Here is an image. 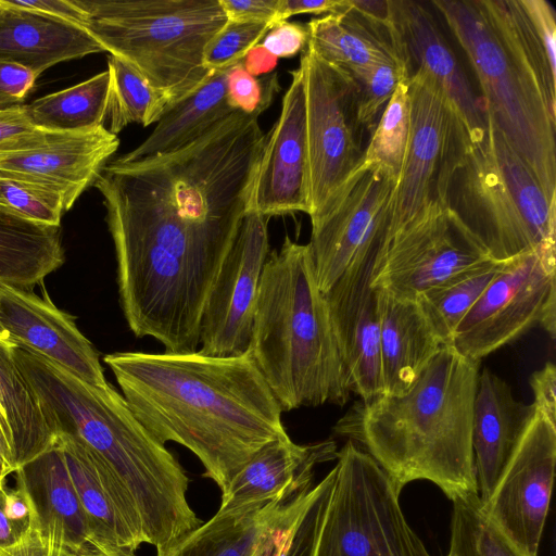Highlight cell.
I'll return each mask as SVG.
<instances>
[{
  "label": "cell",
  "mask_w": 556,
  "mask_h": 556,
  "mask_svg": "<svg viewBox=\"0 0 556 556\" xmlns=\"http://www.w3.org/2000/svg\"><path fill=\"white\" fill-rule=\"evenodd\" d=\"M262 153V140L227 118L177 150L106 163L93 186L137 337L166 352L197 351L203 307L249 212Z\"/></svg>",
  "instance_id": "obj_1"
},
{
  "label": "cell",
  "mask_w": 556,
  "mask_h": 556,
  "mask_svg": "<svg viewBox=\"0 0 556 556\" xmlns=\"http://www.w3.org/2000/svg\"><path fill=\"white\" fill-rule=\"evenodd\" d=\"M104 363L143 426L190 450L222 493L264 445L287 435L282 409L251 352H116Z\"/></svg>",
  "instance_id": "obj_2"
},
{
  "label": "cell",
  "mask_w": 556,
  "mask_h": 556,
  "mask_svg": "<svg viewBox=\"0 0 556 556\" xmlns=\"http://www.w3.org/2000/svg\"><path fill=\"white\" fill-rule=\"evenodd\" d=\"M13 354L55 435L86 450L122 516L127 521L141 516L146 542L156 556L202 523L188 503L181 465L111 384L85 382L15 344Z\"/></svg>",
  "instance_id": "obj_3"
},
{
  "label": "cell",
  "mask_w": 556,
  "mask_h": 556,
  "mask_svg": "<svg viewBox=\"0 0 556 556\" xmlns=\"http://www.w3.org/2000/svg\"><path fill=\"white\" fill-rule=\"evenodd\" d=\"M479 372V361L442 345L405 392L361 400L334 431L364 447L399 492L427 480L452 502L477 496L471 429Z\"/></svg>",
  "instance_id": "obj_4"
},
{
  "label": "cell",
  "mask_w": 556,
  "mask_h": 556,
  "mask_svg": "<svg viewBox=\"0 0 556 556\" xmlns=\"http://www.w3.org/2000/svg\"><path fill=\"white\" fill-rule=\"evenodd\" d=\"M249 351L282 412L349 401V378L308 244L286 236L267 255Z\"/></svg>",
  "instance_id": "obj_5"
},
{
  "label": "cell",
  "mask_w": 556,
  "mask_h": 556,
  "mask_svg": "<svg viewBox=\"0 0 556 556\" xmlns=\"http://www.w3.org/2000/svg\"><path fill=\"white\" fill-rule=\"evenodd\" d=\"M466 54L486 117L556 199V93L510 15L507 0H433Z\"/></svg>",
  "instance_id": "obj_6"
},
{
  "label": "cell",
  "mask_w": 556,
  "mask_h": 556,
  "mask_svg": "<svg viewBox=\"0 0 556 556\" xmlns=\"http://www.w3.org/2000/svg\"><path fill=\"white\" fill-rule=\"evenodd\" d=\"M74 2L86 14L84 28L105 52L141 73L167 110L213 74L204 66V51L228 22L218 0Z\"/></svg>",
  "instance_id": "obj_7"
},
{
  "label": "cell",
  "mask_w": 556,
  "mask_h": 556,
  "mask_svg": "<svg viewBox=\"0 0 556 556\" xmlns=\"http://www.w3.org/2000/svg\"><path fill=\"white\" fill-rule=\"evenodd\" d=\"M446 206L491 260L506 262L535 250L556 253V199L546 195L489 118L470 137L452 175Z\"/></svg>",
  "instance_id": "obj_8"
},
{
  "label": "cell",
  "mask_w": 556,
  "mask_h": 556,
  "mask_svg": "<svg viewBox=\"0 0 556 556\" xmlns=\"http://www.w3.org/2000/svg\"><path fill=\"white\" fill-rule=\"evenodd\" d=\"M316 556H431L406 521L400 493L355 442L338 451Z\"/></svg>",
  "instance_id": "obj_9"
},
{
  "label": "cell",
  "mask_w": 556,
  "mask_h": 556,
  "mask_svg": "<svg viewBox=\"0 0 556 556\" xmlns=\"http://www.w3.org/2000/svg\"><path fill=\"white\" fill-rule=\"evenodd\" d=\"M407 86L409 136L391 201L389 240L430 210L446 206L450 180L470 141L459 112L433 78L417 71Z\"/></svg>",
  "instance_id": "obj_10"
},
{
  "label": "cell",
  "mask_w": 556,
  "mask_h": 556,
  "mask_svg": "<svg viewBox=\"0 0 556 556\" xmlns=\"http://www.w3.org/2000/svg\"><path fill=\"white\" fill-rule=\"evenodd\" d=\"M300 67L305 91L308 216L313 218L363 161L368 134L358 118V86L350 73L307 47Z\"/></svg>",
  "instance_id": "obj_11"
},
{
  "label": "cell",
  "mask_w": 556,
  "mask_h": 556,
  "mask_svg": "<svg viewBox=\"0 0 556 556\" xmlns=\"http://www.w3.org/2000/svg\"><path fill=\"white\" fill-rule=\"evenodd\" d=\"M556 253L535 250L506 261L454 331L451 345L479 361L534 326L556 334Z\"/></svg>",
  "instance_id": "obj_12"
},
{
  "label": "cell",
  "mask_w": 556,
  "mask_h": 556,
  "mask_svg": "<svg viewBox=\"0 0 556 556\" xmlns=\"http://www.w3.org/2000/svg\"><path fill=\"white\" fill-rule=\"evenodd\" d=\"M396 178L363 159L324 210L311 218L308 243L317 285L328 291L359 251L388 232Z\"/></svg>",
  "instance_id": "obj_13"
},
{
  "label": "cell",
  "mask_w": 556,
  "mask_h": 556,
  "mask_svg": "<svg viewBox=\"0 0 556 556\" xmlns=\"http://www.w3.org/2000/svg\"><path fill=\"white\" fill-rule=\"evenodd\" d=\"M490 260L484 248L446 206H438L395 232L372 287L417 300L424 292Z\"/></svg>",
  "instance_id": "obj_14"
},
{
  "label": "cell",
  "mask_w": 556,
  "mask_h": 556,
  "mask_svg": "<svg viewBox=\"0 0 556 556\" xmlns=\"http://www.w3.org/2000/svg\"><path fill=\"white\" fill-rule=\"evenodd\" d=\"M556 424L535 410L490 497L489 520L521 552L538 556L552 496Z\"/></svg>",
  "instance_id": "obj_15"
},
{
  "label": "cell",
  "mask_w": 556,
  "mask_h": 556,
  "mask_svg": "<svg viewBox=\"0 0 556 556\" xmlns=\"http://www.w3.org/2000/svg\"><path fill=\"white\" fill-rule=\"evenodd\" d=\"M267 220L248 212L203 307L199 352L239 356L250 350L261 275L268 255Z\"/></svg>",
  "instance_id": "obj_16"
},
{
  "label": "cell",
  "mask_w": 556,
  "mask_h": 556,
  "mask_svg": "<svg viewBox=\"0 0 556 556\" xmlns=\"http://www.w3.org/2000/svg\"><path fill=\"white\" fill-rule=\"evenodd\" d=\"M388 242L386 232L366 244L324 293L351 391L362 401L382 394L380 323L372 282Z\"/></svg>",
  "instance_id": "obj_17"
},
{
  "label": "cell",
  "mask_w": 556,
  "mask_h": 556,
  "mask_svg": "<svg viewBox=\"0 0 556 556\" xmlns=\"http://www.w3.org/2000/svg\"><path fill=\"white\" fill-rule=\"evenodd\" d=\"M282 99L280 115L266 135L249 212L265 217L309 213L303 73L299 66Z\"/></svg>",
  "instance_id": "obj_18"
},
{
  "label": "cell",
  "mask_w": 556,
  "mask_h": 556,
  "mask_svg": "<svg viewBox=\"0 0 556 556\" xmlns=\"http://www.w3.org/2000/svg\"><path fill=\"white\" fill-rule=\"evenodd\" d=\"M118 146L117 135L104 125L80 131H56L36 149L0 153V177L60 198L66 212L94 184Z\"/></svg>",
  "instance_id": "obj_19"
},
{
  "label": "cell",
  "mask_w": 556,
  "mask_h": 556,
  "mask_svg": "<svg viewBox=\"0 0 556 556\" xmlns=\"http://www.w3.org/2000/svg\"><path fill=\"white\" fill-rule=\"evenodd\" d=\"M0 324L9 341L54 363L77 378L106 387L99 355L74 318L48 296L0 285Z\"/></svg>",
  "instance_id": "obj_20"
},
{
  "label": "cell",
  "mask_w": 556,
  "mask_h": 556,
  "mask_svg": "<svg viewBox=\"0 0 556 556\" xmlns=\"http://www.w3.org/2000/svg\"><path fill=\"white\" fill-rule=\"evenodd\" d=\"M393 17L408 77L428 74L459 112L471 136L488 125L486 113L425 2L393 0Z\"/></svg>",
  "instance_id": "obj_21"
},
{
  "label": "cell",
  "mask_w": 556,
  "mask_h": 556,
  "mask_svg": "<svg viewBox=\"0 0 556 556\" xmlns=\"http://www.w3.org/2000/svg\"><path fill=\"white\" fill-rule=\"evenodd\" d=\"M333 441L299 445L289 435L270 441L236 473L225 492L217 514H229L295 497L311 489L316 465L337 458Z\"/></svg>",
  "instance_id": "obj_22"
},
{
  "label": "cell",
  "mask_w": 556,
  "mask_h": 556,
  "mask_svg": "<svg viewBox=\"0 0 556 556\" xmlns=\"http://www.w3.org/2000/svg\"><path fill=\"white\" fill-rule=\"evenodd\" d=\"M534 414V405L516 400L504 379L488 368L479 372L471 443L482 504L490 497Z\"/></svg>",
  "instance_id": "obj_23"
},
{
  "label": "cell",
  "mask_w": 556,
  "mask_h": 556,
  "mask_svg": "<svg viewBox=\"0 0 556 556\" xmlns=\"http://www.w3.org/2000/svg\"><path fill=\"white\" fill-rule=\"evenodd\" d=\"M309 490L261 506L216 513L165 556H276L283 528L300 510Z\"/></svg>",
  "instance_id": "obj_24"
},
{
  "label": "cell",
  "mask_w": 556,
  "mask_h": 556,
  "mask_svg": "<svg viewBox=\"0 0 556 556\" xmlns=\"http://www.w3.org/2000/svg\"><path fill=\"white\" fill-rule=\"evenodd\" d=\"M15 473L17 485L30 502L34 529L75 556L90 546L86 519L58 440Z\"/></svg>",
  "instance_id": "obj_25"
},
{
  "label": "cell",
  "mask_w": 556,
  "mask_h": 556,
  "mask_svg": "<svg viewBox=\"0 0 556 556\" xmlns=\"http://www.w3.org/2000/svg\"><path fill=\"white\" fill-rule=\"evenodd\" d=\"M105 52L83 27L0 0V60L38 76L56 63Z\"/></svg>",
  "instance_id": "obj_26"
},
{
  "label": "cell",
  "mask_w": 556,
  "mask_h": 556,
  "mask_svg": "<svg viewBox=\"0 0 556 556\" xmlns=\"http://www.w3.org/2000/svg\"><path fill=\"white\" fill-rule=\"evenodd\" d=\"M382 394L405 392L442 346L417 300L378 289Z\"/></svg>",
  "instance_id": "obj_27"
},
{
  "label": "cell",
  "mask_w": 556,
  "mask_h": 556,
  "mask_svg": "<svg viewBox=\"0 0 556 556\" xmlns=\"http://www.w3.org/2000/svg\"><path fill=\"white\" fill-rule=\"evenodd\" d=\"M306 26V47L352 76L384 62L404 64L394 23L388 25L364 15L350 0L340 11L312 18Z\"/></svg>",
  "instance_id": "obj_28"
},
{
  "label": "cell",
  "mask_w": 556,
  "mask_h": 556,
  "mask_svg": "<svg viewBox=\"0 0 556 556\" xmlns=\"http://www.w3.org/2000/svg\"><path fill=\"white\" fill-rule=\"evenodd\" d=\"M0 427L16 470L58 440L37 393L15 361L13 343L3 339H0Z\"/></svg>",
  "instance_id": "obj_29"
},
{
  "label": "cell",
  "mask_w": 556,
  "mask_h": 556,
  "mask_svg": "<svg viewBox=\"0 0 556 556\" xmlns=\"http://www.w3.org/2000/svg\"><path fill=\"white\" fill-rule=\"evenodd\" d=\"M64 263L61 228L0 205V285L29 290Z\"/></svg>",
  "instance_id": "obj_30"
},
{
  "label": "cell",
  "mask_w": 556,
  "mask_h": 556,
  "mask_svg": "<svg viewBox=\"0 0 556 556\" xmlns=\"http://www.w3.org/2000/svg\"><path fill=\"white\" fill-rule=\"evenodd\" d=\"M227 71L214 72L193 93L170 106L138 147L115 160L131 162L177 150L236 112L227 100Z\"/></svg>",
  "instance_id": "obj_31"
},
{
  "label": "cell",
  "mask_w": 556,
  "mask_h": 556,
  "mask_svg": "<svg viewBox=\"0 0 556 556\" xmlns=\"http://www.w3.org/2000/svg\"><path fill=\"white\" fill-rule=\"evenodd\" d=\"M86 519L89 545L135 556L141 545L103 484L86 450L74 439L58 435Z\"/></svg>",
  "instance_id": "obj_32"
},
{
  "label": "cell",
  "mask_w": 556,
  "mask_h": 556,
  "mask_svg": "<svg viewBox=\"0 0 556 556\" xmlns=\"http://www.w3.org/2000/svg\"><path fill=\"white\" fill-rule=\"evenodd\" d=\"M111 76L106 70L78 85L25 104L34 126L71 132L103 126L109 114Z\"/></svg>",
  "instance_id": "obj_33"
},
{
  "label": "cell",
  "mask_w": 556,
  "mask_h": 556,
  "mask_svg": "<svg viewBox=\"0 0 556 556\" xmlns=\"http://www.w3.org/2000/svg\"><path fill=\"white\" fill-rule=\"evenodd\" d=\"M504 264L486 260L418 296L417 301L442 345L451 344L458 324Z\"/></svg>",
  "instance_id": "obj_34"
},
{
  "label": "cell",
  "mask_w": 556,
  "mask_h": 556,
  "mask_svg": "<svg viewBox=\"0 0 556 556\" xmlns=\"http://www.w3.org/2000/svg\"><path fill=\"white\" fill-rule=\"evenodd\" d=\"M108 71L111 76L109 130L117 135L131 123L144 127L157 123L167 110V101L147 78L112 54L108 58Z\"/></svg>",
  "instance_id": "obj_35"
},
{
  "label": "cell",
  "mask_w": 556,
  "mask_h": 556,
  "mask_svg": "<svg viewBox=\"0 0 556 556\" xmlns=\"http://www.w3.org/2000/svg\"><path fill=\"white\" fill-rule=\"evenodd\" d=\"M448 552L454 556H529L489 520L478 495L453 501Z\"/></svg>",
  "instance_id": "obj_36"
},
{
  "label": "cell",
  "mask_w": 556,
  "mask_h": 556,
  "mask_svg": "<svg viewBox=\"0 0 556 556\" xmlns=\"http://www.w3.org/2000/svg\"><path fill=\"white\" fill-rule=\"evenodd\" d=\"M407 79L402 80L384 108L372 131L364 160L388 169L399 179L409 136Z\"/></svg>",
  "instance_id": "obj_37"
},
{
  "label": "cell",
  "mask_w": 556,
  "mask_h": 556,
  "mask_svg": "<svg viewBox=\"0 0 556 556\" xmlns=\"http://www.w3.org/2000/svg\"><path fill=\"white\" fill-rule=\"evenodd\" d=\"M513 21L548 86L556 90V15L546 0H507Z\"/></svg>",
  "instance_id": "obj_38"
},
{
  "label": "cell",
  "mask_w": 556,
  "mask_h": 556,
  "mask_svg": "<svg viewBox=\"0 0 556 556\" xmlns=\"http://www.w3.org/2000/svg\"><path fill=\"white\" fill-rule=\"evenodd\" d=\"M336 477L333 467L311 488L300 510L283 528L276 556H316V548Z\"/></svg>",
  "instance_id": "obj_39"
},
{
  "label": "cell",
  "mask_w": 556,
  "mask_h": 556,
  "mask_svg": "<svg viewBox=\"0 0 556 556\" xmlns=\"http://www.w3.org/2000/svg\"><path fill=\"white\" fill-rule=\"evenodd\" d=\"M358 86V118L369 138L399 84L408 79L399 61L380 63L352 76Z\"/></svg>",
  "instance_id": "obj_40"
},
{
  "label": "cell",
  "mask_w": 556,
  "mask_h": 556,
  "mask_svg": "<svg viewBox=\"0 0 556 556\" xmlns=\"http://www.w3.org/2000/svg\"><path fill=\"white\" fill-rule=\"evenodd\" d=\"M273 25L269 22L228 21L208 42L203 56L204 66L214 73L241 62Z\"/></svg>",
  "instance_id": "obj_41"
},
{
  "label": "cell",
  "mask_w": 556,
  "mask_h": 556,
  "mask_svg": "<svg viewBox=\"0 0 556 556\" xmlns=\"http://www.w3.org/2000/svg\"><path fill=\"white\" fill-rule=\"evenodd\" d=\"M0 205L42 225L60 227L64 211L60 198L30 185L0 177Z\"/></svg>",
  "instance_id": "obj_42"
},
{
  "label": "cell",
  "mask_w": 556,
  "mask_h": 556,
  "mask_svg": "<svg viewBox=\"0 0 556 556\" xmlns=\"http://www.w3.org/2000/svg\"><path fill=\"white\" fill-rule=\"evenodd\" d=\"M226 87L230 106L257 118L280 89L277 73L256 78L247 72L242 61L228 68Z\"/></svg>",
  "instance_id": "obj_43"
},
{
  "label": "cell",
  "mask_w": 556,
  "mask_h": 556,
  "mask_svg": "<svg viewBox=\"0 0 556 556\" xmlns=\"http://www.w3.org/2000/svg\"><path fill=\"white\" fill-rule=\"evenodd\" d=\"M35 528L30 502L20 486L0 484V548L23 540Z\"/></svg>",
  "instance_id": "obj_44"
},
{
  "label": "cell",
  "mask_w": 556,
  "mask_h": 556,
  "mask_svg": "<svg viewBox=\"0 0 556 556\" xmlns=\"http://www.w3.org/2000/svg\"><path fill=\"white\" fill-rule=\"evenodd\" d=\"M56 131L39 129L31 124L25 104L0 109V153L36 149Z\"/></svg>",
  "instance_id": "obj_45"
},
{
  "label": "cell",
  "mask_w": 556,
  "mask_h": 556,
  "mask_svg": "<svg viewBox=\"0 0 556 556\" xmlns=\"http://www.w3.org/2000/svg\"><path fill=\"white\" fill-rule=\"evenodd\" d=\"M307 42L306 25L282 21L271 26L261 45L277 58H291L303 51Z\"/></svg>",
  "instance_id": "obj_46"
},
{
  "label": "cell",
  "mask_w": 556,
  "mask_h": 556,
  "mask_svg": "<svg viewBox=\"0 0 556 556\" xmlns=\"http://www.w3.org/2000/svg\"><path fill=\"white\" fill-rule=\"evenodd\" d=\"M36 79L28 70L0 60V109L22 103L34 88Z\"/></svg>",
  "instance_id": "obj_47"
},
{
  "label": "cell",
  "mask_w": 556,
  "mask_h": 556,
  "mask_svg": "<svg viewBox=\"0 0 556 556\" xmlns=\"http://www.w3.org/2000/svg\"><path fill=\"white\" fill-rule=\"evenodd\" d=\"M228 21L277 23L280 0H218Z\"/></svg>",
  "instance_id": "obj_48"
},
{
  "label": "cell",
  "mask_w": 556,
  "mask_h": 556,
  "mask_svg": "<svg viewBox=\"0 0 556 556\" xmlns=\"http://www.w3.org/2000/svg\"><path fill=\"white\" fill-rule=\"evenodd\" d=\"M535 410L556 424V367L547 362L530 378Z\"/></svg>",
  "instance_id": "obj_49"
},
{
  "label": "cell",
  "mask_w": 556,
  "mask_h": 556,
  "mask_svg": "<svg viewBox=\"0 0 556 556\" xmlns=\"http://www.w3.org/2000/svg\"><path fill=\"white\" fill-rule=\"evenodd\" d=\"M0 556H75L33 529L20 542L0 548Z\"/></svg>",
  "instance_id": "obj_50"
},
{
  "label": "cell",
  "mask_w": 556,
  "mask_h": 556,
  "mask_svg": "<svg viewBox=\"0 0 556 556\" xmlns=\"http://www.w3.org/2000/svg\"><path fill=\"white\" fill-rule=\"evenodd\" d=\"M12 1L18 7L41 12L83 27L86 23L85 12L75 4L74 0Z\"/></svg>",
  "instance_id": "obj_51"
},
{
  "label": "cell",
  "mask_w": 556,
  "mask_h": 556,
  "mask_svg": "<svg viewBox=\"0 0 556 556\" xmlns=\"http://www.w3.org/2000/svg\"><path fill=\"white\" fill-rule=\"evenodd\" d=\"M345 0H280L277 23L296 14H329L343 9Z\"/></svg>",
  "instance_id": "obj_52"
},
{
  "label": "cell",
  "mask_w": 556,
  "mask_h": 556,
  "mask_svg": "<svg viewBox=\"0 0 556 556\" xmlns=\"http://www.w3.org/2000/svg\"><path fill=\"white\" fill-rule=\"evenodd\" d=\"M278 58L267 51L261 43L254 46L242 60V64L252 76L270 73L277 65Z\"/></svg>",
  "instance_id": "obj_53"
},
{
  "label": "cell",
  "mask_w": 556,
  "mask_h": 556,
  "mask_svg": "<svg viewBox=\"0 0 556 556\" xmlns=\"http://www.w3.org/2000/svg\"><path fill=\"white\" fill-rule=\"evenodd\" d=\"M15 471L16 468L9 442L0 427V484L5 482L7 477Z\"/></svg>",
  "instance_id": "obj_54"
},
{
  "label": "cell",
  "mask_w": 556,
  "mask_h": 556,
  "mask_svg": "<svg viewBox=\"0 0 556 556\" xmlns=\"http://www.w3.org/2000/svg\"><path fill=\"white\" fill-rule=\"evenodd\" d=\"M76 556H130L127 555L121 551H114V549H101L96 548L92 546H88L80 553H78Z\"/></svg>",
  "instance_id": "obj_55"
},
{
  "label": "cell",
  "mask_w": 556,
  "mask_h": 556,
  "mask_svg": "<svg viewBox=\"0 0 556 556\" xmlns=\"http://www.w3.org/2000/svg\"><path fill=\"white\" fill-rule=\"evenodd\" d=\"M0 339H3V340H8L9 341V338L7 336V333L4 332L1 324H0Z\"/></svg>",
  "instance_id": "obj_56"
},
{
  "label": "cell",
  "mask_w": 556,
  "mask_h": 556,
  "mask_svg": "<svg viewBox=\"0 0 556 556\" xmlns=\"http://www.w3.org/2000/svg\"><path fill=\"white\" fill-rule=\"evenodd\" d=\"M447 556H454L452 553L448 552Z\"/></svg>",
  "instance_id": "obj_57"
}]
</instances>
